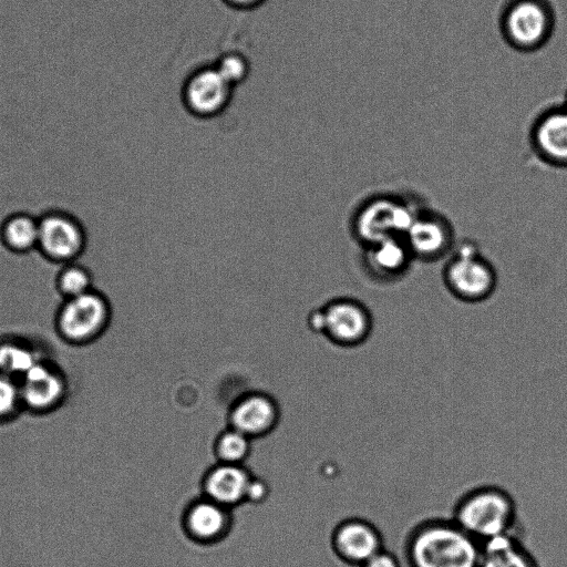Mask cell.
Masks as SVG:
<instances>
[{
	"label": "cell",
	"instance_id": "13",
	"mask_svg": "<svg viewBox=\"0 0 567 567\" xmlns=\"http://www.w3.org/2000/svg\"><path fill=\"white\" fill-rule=\"evenodd\" d=\"M549 14L536 0H519L508 9L504 25L508 39L517 47L540 44L549 30Z\"/></svg>",
	"mask_w": 567,
	"mask_h": 567
},
{
	"label": "cell",
	"instance_id": "26",
	"mask_svg": "<svg viewBox=\"0 0 567 567\" xmlns=\"http://www.w3.org/2000/svg\"><path fill=\"white\" fill-rule=\"evenodd\" d=\"M227 7L238 11H250L261 7L267 0H221Z\"/></svg>",
	"mask_w": 567,
	"mask_h": 567
},
{
	"label": "cell",
	"instance_id": "23",
	"mask_svg": "<svg viewBox=\"0 0 567 567\" xmlns=\"http://www.w3.org/2000/svg\"><path fill=\"white\" fill-rule=\"evenodd\" d=\"M220 75L233 86L245 82L250 73V63L239 52H225L214 63Z\"/></svg>",
	"mask_w": 567,
	"mask_h": 567
},
{
	"label": "cell",
	"instance_id": "19",
	"mask_svg": "<svg viewBox=\"0 0 567 567\" xmlns=\"http://www.w3.org/2000/svg\"><path fill=\"white\" fill-rule=\"evenodd\" d=\"M39 217L19 212L4 218L0 225V241L13 254L23 255L37 250Z\"/></svg>",
	"mask_w": 567,
	"mask_h": 567
},
{
	"label": "cell",
	"instance_id": "22",
	"mask_svg": "<svg viewBox=\"0 0 567 567\" xmlns=\"http://www.w3.org/2000/svg\"><path fill=\"white\" fill-rule=\"evenodd\" d=\"M250 451V437L230 427L216 440L215 453L220 463L241 464Z\"/></svg>",
	"mask_w": 567,
	"mask_h": 567
},
{
	"label": "cell",
	"instance_id": "3",
	"mask_svg": "<svg viewBox=\"0 0 567 567\" xmlns=\"http://www.w3.org/2000/svg\"><path fill=\"white\" fill-rule=\"evenodd\" d=\"M422 204L415 197L391 190L368 195L350 214V236L360 248L382 239L403 237Z\"/></svg>",
	"mask_w": 567,
	"mask_h": 567
},
{
	"label": "cell",
	"instance_id": "6",
	"mask_svg": "<svg viewBox=\"0 0 567 567\" xmlns=\"http://www.w3.org/2000/svg\"><path fill=\"white\" fill-rule=\"evenodd\" d=\"M112 313L109 298L93 288L78 297L63 299L55 313V330L69 343L86 344L106 331Z\"/></svg>",
	"mask_w": 567,
	"mask_h": 567
},
{
	"label": "cell",
	"instance_id": "5",
	"mask_svg": "<svg viewBox=\"0 0 567 567\" xmlns=\"http://www.w3.org/2000/svg\"><path fill=\"white\" fill-rule=\"evenodd\" d=\"M307 323L311 331L343 348L363 344L373 331V316L361 300L339 296L313 308Z\"/></svg>",
	"mask_w": 567,
	"mask_h": 567
},
{
	"label": "cell",
	"instance_id": "8",
	"mask_svg": "<svg viewBox=\"0 0 567 567\" xmlns=\"http://www.w3.org/2000/svg\"><path fill=\"white\" fill-rule=\"evenodd\" d=\"M86 243V230L74 215L51 209L39 217L37 250L44 259L61 265L76 261Z\"/></svg>",
	"mask_w": 567,
	"mask_h": 567
},
{
	"label": "cell",
	"instance_id": "2",
	"mask_svg": "<svg viewBox=\"0 0 567 567\" xmlns=\"http://www.w3.org/2000/svg\"><path fill=\"white\" fill-rule=\"evenodd\" d=\"M451 518L481 544L515 533L517 504L498 485H480L464 493L454 504Z\"/></svg>",
	"mask_w": 567,
	"mask_h": 567
},
{
	"label": "cell",
	"instance_id": "20",
	"mask_svg": "<svg viewBox=\"0 0 567 567\" xmlns=\"http://www.w3.org/2000/svg\"><path fill=\"white\" fill-rule=\"evenodd\" d=\"M40 359L25 343L7 340L0 342V372L23 377Z\"/></svg>",
	"mask_w": 567,
	"mask_h": 567
},
{
	"label": "cell",
	"instance_id": "4",
	"mask_svg": "<svg viewBox=\"0 0 567 567\" xmlns=\"http://www.w3.org/2000/svg\"><path fill=\"white\" fill-rule=\"evenodd\" d=\"M441 278L454 299L473 305L488 300L498 285L494 264L472 239L457 240L444 260Z\"/></svg>",
	"mask_w": 567,
	"mask_h": 567
},
{
	"label": "cell",
	"instance_id": "24",
	"mask_svg": "<svg viewBox=\"0 0 567 567\" xmlns=\"http://www.w3.org/2000/svg\"><path fill=\"white\" fill-rule=\"evenodd\" d=\"M20 395L10 377L0 374V416L9 414L17 405Z\"/></svg>",
	"mask_w": 567,
	"mask_h": 567
},
{
	"label": "cell",
	"instance_id": "15",
	"mask_svg": "<svg viewBox=\"0 0 567 567\" xmlns=\"http://www.w3.org/2000/svg\"><path fill=\"white\" fill-rule=\"evenodd\" d=\"M276 402L264 393H250L237 401L230 411L231 427L248 437L268 433L277 423Z\"/></svg>",
	"mask_w": 567,
	"mask_h": 567
},
{
	"label": "cell",
	"instance_id": "21",
	"mask_svg": "<svg viewBox=\"0 0 567 567\" xmlns=\"http://www.w3.org/2000/svg\"><path fill=\"white\" fill-rule=\"evenodd\" d=\"M93 288L91 270L76 261L62 265L55 278V289L63 299L78 297Z\"/></svg>",
	"mask_w": 567,
	"mask_h": 567
},
{
	"label": "cell",
	"instance_id": "16",
	"mask_svg": "<svg viewBox=\"0 0 567 567\" xmlns=\"http://www.w3.org/2000/svg\"><path fill=\"white\" fill-rule=\"evenodd\" d=\"M184 520L187 533L194 540L214 543L220 539L228 528V508L205 497L187 508Z\"/></svg>",
	"mask_w": 567,
	"mask_h": 567
},
{
	"label": "cell",
	"instance_id": "17",
	"mask_svg": "<svg viewBox=\"0 0 567 567\" xmlns=\"http://www.w3.org/2000/svg\"><path fill=\"white\" fill-rule=\"evenodd\" d=\"M63 388L61 377L40 360L23 375L20 395L28 406L41 411L60 400Z\"/></svg>",
	"mask_w": 567,
	"mask_h": 567
},
{
	"label": "cell",
	"instance_id": "28",
	"mask_svg": "<svg viewBox=\"0 0 567 567\" xmlns=\"http://www.w3.org/2000/svg\"><path fill=\"white\" fill-rule=\"evenodd\" d=\"M566 109H567V106H566Z\"/></svg>",
	"mask_w": 567,
	"mask_h": 567
},
{
	"label": "cell",
	"instance_id": "18",
	"mask_svg": "<svg viewBox=\"0 0 567 567\" xmlns=\"http://www.w3.org/2000/svg\"><path fill=\"white\" fill-rule=\"evenodd\" d=\"M481 546L480 567H537L516 533L492 538Z\"/></svg>",
	"mask_w": 567,
	"mask_h": 567
},
{
	"label": "cell",
	"instance_id": "12",
	"mask_svg": "<svg viewBox=\"0 0 567 567\" xmlns=\"http://www.w3.org/2000/svg\"><path fill=\"white\" fill-rule=\"evenodd\" d=\"M331 540L332 548L341 560L360 567L384 548L381 530L372 522L360 517L339 523Z\"/></svg>",
	"mask_w": 567,
	"mask_h": 567
},
{
	"label": "cell",
	"instance_id": "27",
	"mask_svg": "<svg viewBox=\"0 0 567 567\" xmlns=\"http://www.w3.org/2000/svg\"><path fill=\"white\" fill-rule=\"evenodd\" d=\"M266 494H267V486L264 484V482L256 480V478H251L249 486H248L246 499L260 501L264 498V496Z\"/></svg>",
	"mask_w": 567,
	"mask_h": 567
},
{
	"label": "cell",
	"instance_id": "1",
	"mask_svg": "<svg viewBox=\"0 0 567 567\" xmlns=\"http://www.w3.org/2000/svg\"><path fill=\"white\" fill-rule=\"evenodd\" d=\"M404 551L411 567H480L481 543L452 518H426L408 533Z\"/></svg>",
	"mask_w": 567,
	"mask_h": 567
},
{
	"label": "cell",
	"instance_id": "10",
	"mask_svg": "<svg viewBox=\"0 0 567 567\" xmlns=\"http://www.w3.org/2000/svg\"><path fill=\"white\" fill-rule=\"evenodd\" d=\"M415 259L403 237H391L361 247L360 266L375 284L392 285L405 278Z\"/></svg>",
	"mask_w": 567,
	"mask_h": 567
},
{
	"label": "cell",
	"instance_id": "7",
	"mask_svg": "<svg viewBox=\"0 0 567 567\" xmlns=\"http://www.w3.org/2000/svg\"><path fill=\"white\" fill-rule=\"evenodd\" d=\"M403 238L415 261L424 264L445 260L458 240L450 218L425 204L417 208Z\"/></svg>",
	"mask_w": 567,
	"mask_h": 567
},
{
	"label": "cell",
	"instance_id": "14",
	"mask_svg": "<svg viewBox=\"0 0 567 567\" xmlns=\"http://www.w3.org/2000/svg\"><path fill=\"white\" fill-rule=\"evenodd\" d=\"M251 478L241 464L218 463L205 474V497L229 508L246 499Z\"/></svg>",
	"mask_w": 567,
	"mask_h": 567
},
{
	"label": "cell",
	"instance_id": "25",
	"mask_svg": "<svg viewBox=\"0 0 567 567\" xmlns=\"http://www.w3.org/2000/svg\"><path fill=\"white\" fill-rule=\"evenodd\" d=\"M361 567H401L396 556L382 548L369 558Z\"/></svg>",
	"mask_w": 567,
	"mask_h": 567
},
{
	"label": "cell",
	"instance_id": "11",
	"mask_svg": "<svg viewBox=\"0 0 567 567\" xmlns=\"http://www.w3.org/2000/svg\"><path fill=\"white\" fill-rule=\"evenodd\" d=\"M534 156L554 168H567V109L543 113L533 123L528 135Z\"/></svg>",
	"mask_w": 567,
	"mask_h": 567
},
{
	"label": "cell",
	"instance_id": "9",
	"mask_svg": "<svg viewBox=\"0 0 567 567\" xmlns=\"http://www.w3.org/2000/svg\"><path fill=\"white\" fill-rule=\"evenodd\" d=\"M234 90L214 64L203 65L187 75L182 85L181 97L183 106L192 116L210 120L229 106Z\"/></svg>",
	"mask_w": 567,
	"mask_h": 567
}]
</instances>
